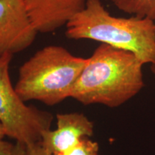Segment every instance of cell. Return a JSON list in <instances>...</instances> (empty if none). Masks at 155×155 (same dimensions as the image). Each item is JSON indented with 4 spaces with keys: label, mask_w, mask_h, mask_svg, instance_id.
Returning a JSON list of instances; mask_svg holds the SVG:
<instances>
[{
    "label": "cell",
    "mask_w": 155,
    "mask_h": 155,
    "mask_svg": "<svg viewBox=\"0 0 155 155\" xmlns=\"http://www.w3.org/2000/svg\"><path fill=\"white\" fill-rule=\"evenodd\" d=\"M143 65L131 52L101 43L88 58L70 98L85 106L119 107L144 87Z\"/></svg>",
    "instance_id": "cell-1"
},
{
    "label": "cell",
    "mask_w": 155,
    "mask_h": 155,
    "mask_svg": "<svg viewBox=\"0 0 155 155\" xmlns=\"http://www.w3.org/2000/svg\"><path fill=\"white\" fill-rule=\"evenodd\" d=\"M65 26L68 38L101 42L131 52L144 65L155 63V26L152 19L112 16L101 0H87L84 8Z\"/></svg>",
    "instance_id": "cell-2"
},
{
    "label": "cell",
    "mask_w": 155,
    "mask_h": 155,
    "mask_svg": "<svg viewBox=\"0 0 155 155\" xmlns=\"http://www.w3.org/2000/svg\"><path fill=\"white\" fill-rule=\"evenodd\" d=\"M88 58L73 55L62 46L48 45L22 64L15 90L23 101L55 106L71 96Z\"/></svg>",
    "instance_id": "cell-3"
},
{
    "label": "cell",
    "mask_w": 155,
    "mask_h": 155,
    "mask_svg": "<svg viewBox=\"0 0 155 155\" xmlns=\"http://www.w3.org/2000/svg\"><path fill=\"white\" fill-rule=\"evenodd\" d=\"M13 55L0 56V121L7 137L26 145L39 142L50 129L53 116L21 99L12 84L9 65Z\"/></svg>",
    "instance_id": "cell-4"
},
{
    "label": "cell",
    "mask_w": 155,
    "mask_h": 155,
    "mask_svg": "<svg viewBox=\"0 0 155 155\" xmlns=\"http://www.w3.org/2000/svg\"><path fill=\"white\" fill-rule=\"evenodd\" d=\"M38 32L23 0H0V56L28 48Z\"/></svg>",
    "instance_id": "cell-5"
},
{
    "label": "cell",
    "mask_w": 155,
    "mask_h": 155,
    "mask_svg": "<svg viewBox=\"0 0 155 155\" xmlns=\"http://www.w3.org/2000/svg\"><path fill=\"white\" fill-rule=\"evenodd\" d=\"M56 119L57 129L44 131L40 140L42 146L53 155L65 152L83 138L94 134V123L83 114H58Z\"/></svg>",
    "instance_id": "cell-6"
},
{
    "label": "cell",
    "mask_w": 155,
    "mask_h": 155,
    "mask_svg": "<svg viewBox=\"0 0 155 155\" xmlns=\"http://www.w3.org/2000/svg\"><path fill=\"white\" fill-rule=\"evenodd\" d=\"M35 28L48 33L66 25L82 10L87 0H23Z\"/></svg>",
    "instance_id": "cell-7"
},
{
    "label": "cell",
    "mask_w": 155,
    "mask_h": 155,
    "mask_svg": "<svg viewBox=\"0 0 155 155\" xmlns=\"http://www.w3.org/2000/svg\"><path fill=\"white\" fill-rule=\"evenodd\" d=\"M120 10L139 18L155 19V0H112Z\"/></svg>",
    "instance_id": "cell-8"
},
{
    "label": "cell",
    "mask_w": 155,
    "mask_h": 155,
    "mask_svg": "<svg viewBox=\"0 0 155 155\" xmlns=\"http://www.w3.org/2000/svg\"><path fill=\"white\" fill-rule=\"evenodd\" d=\"M99 146L89 137H84L69 150L58 155H98Z\"/></svg>",
    "instance_id": "cell-9"
},
{
    "label": "cell",
    "mask_w": 155,
    "mask_h": 155,
    "mask_svg": "<svg viewBox=\"0 0 155 155\" xmlns=\"http://www.w3.org/2000/svg\"><path fill=\"white\" fill-rule=\"evenodd\" d=\"M26 155H53L42 146L40 141L27 145Z\"/></svg>",
    "instance_id": "cell-10"
},
{
    "label": "cell",
    "mask_w": 155,
    "mask_h": 155,
    "mask_svg": "<svg viewBox=\"0 0 155 155\" xmlns=\"http://www.w3.org/2000/svg\"><path fill=\"white\" fill-rule=\"evenodd\" d=\"M15 144L0 139V155H13Z\"/></svg>",
    "instance_id": "cell-11"
},
{
    "label": "cell",
    "mask_w": 155,
    "mask_h": 155,
    "mask_svg": "<svg viewBox=\"0 0 155 155\" xmlns=\"http://www.w3.org/2000/svg\"><path fill=\"white\" fill-rule=\"evenodd\" d=\"M27 145L22 143L16 142L13 155H26Z\"/></svg>",
    "instance_id": "cell-12"
},
{
    "label": "cell",
    "mask_w": 155,
    "mask_h": 155,
    "mask_svg": "<svg viewBox=\"0 0 155 155\" xmlns=\"http://www.w3.org/2000/svg\"><path fill=\"white\" fill-rule=\"evenodd\" d=\"M6 136L5 129H4L3 126L2 124L1 121H0V139H3L4 137Z\"/></svg>",
    "instance_id": "cell-13"
},
{
    "label": "cell",
    "mask_w": 155,
    "mask_h": 155,
    "mask_svg": "<svg viewBox=\"0 0 155 155\" xmlns=\"http://www.w3.org/2000/svg\"><path fill=\"white\" fill-rule=\"evenodd\" d=\"M154 26H155V19L154 20ZM151 71H152V72L154 75L155 76V63L154 64H152V65H151Z\"/></svg>",
    "instance_id": "cell-14"
}]
</instances>
